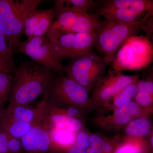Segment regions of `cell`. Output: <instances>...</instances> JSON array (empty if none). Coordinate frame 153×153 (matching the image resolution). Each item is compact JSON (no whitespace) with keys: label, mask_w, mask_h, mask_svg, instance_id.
Masks as SVG:
<instances>
[{"label":"cell","mask_w":153,"mask_h":153,"mask_svg":"<svg viewBox=\"0 0 153 153\" xmlns=\"http://www.w3.org/2000/svg\"><path fill=\"white\" fill-rule=\"evenodd\" d=\"M14 74L0 73V110L4 108L5 105L9 100Z\"/></svg>","instance_id":"484cf974"},{"label":"cell","mask_w":153,"mask_h":153,"mask_svg":"<svg viewBox=\"0 0 153 153\" xmlns=\"http://www.w3.org/2000/svg\"><path fill=\"white\" fill-rule=\"evenodd\" d=\"M91 133L86 128L83 129L76 134L75 145L77 147L87 150L90 144Z\"/></svg>","instance_id":"83f0119b"},{"label":"cell","mask_w":153,"mask_h":153,"mask_svg":"<svg viewBox=\"0 0 153 153\" xmlns=\"http://www.w3.org/2000/svg\"><path fill=\"white\" fill-rule=\"evenodd\" d=\"M153 62V48L143 36H132L118 50L111 63L115 71H137L145 69Z\"/></svg>","instance_id":"8992f818"},{"label":"cell","mask_w":153,"mask_h":153,"mask_svg":"<svg viewBox=\"0 0 153 153\" xmlns=\"http://www.w3.org/2000/svg\"><path fill=\"white\" fill-rule=\"evenodd\" d=\"M137 92L134 101L141 106L153 110V80L144 77L140 78L137 83Z\"/></svg>","instance_id":"d6986e66"},{"label":"cell","mask_w":153,"mask_h":153,"mask_svg":"<svg viewBox=\"0 0 153 153\" xmlns=\"http://www.w3.org/2000/svg\"><path fill=\"white\" fill-rule=\"evenodd\" d=\"M46 98L44 121L49 129L51 128L64 129L77 133L85 128V121L63 114L49 104Z\"/></svg>","instance_id":"7c38bea8"},{"label":"cell","mask_w":153,"mask_h":153,"mask_svg":"<svg viewBox=\"0 0 153 153\" xmlns=\"http://www.w3.org/2000/svg\"><path fill=\"white\" fill-rule=\"evenodd\" d=\"M137 82L128 85L123 89L111 100L108 106L103 110L112 111L133 100L134 97L137 92Z\"/></svg>","instance_id":"603a6c76"},{"label":"cell","mask_w":153,"mask_h":153,"mask_svg":"<svg viewBox=\"0 0 153 153\" xmlns=\"http://www.w3.org/2000/svg\"><path fill=\"white\" fill-rule=\"evenodd\" d=\"M140 79V74L125 75L110 68L92 90L90 99L94 108L105 109L117 94L128 85L137 83Z\"/></svg>","instance_id":"ba28073f"},{"label":"cell","mask_w":153,"mask_h":153,"mask_svg":"<svg viewBox=\"0 0 153 153\" xmlns=\"http://www.w3.org/2000/svg\"><path fill=\"white\" fill-rule=\"evenodd\" d=\"M7 73L9 74H14V72L9 69L5 65L0 62V73Z\"/></svg>","instance_id":"836d02e7"},{"label":"cell","mask_w":153,"mask_h":153,"mask_svg":"<svg viewBox=\"0 0 153 153\" xmlns=\"http://www.w3.org/2000/svg\"><path fill=\"white\" fill-rule=\"evenodd\" d=\"M109 65L104 57L91 51L70 59L64 67V73L89 93L105 76Z\"/></svg>","instance_id":"52a82bcc"},{"label":"cell","mask_w":153,"mask_h":153,"mask_svg":"<svg viewBox=\"0 0 153 153\" xmlns=\"http://www.w3.org/2000/svg\"><path fill=\"white\" fill-rule=\"evenodd\" d=\"M97 2L92 0H56L53 7L55 16L65 11L88 13L92 10H95Z\"/></svg>","instance_id":"ac0fdd59"},{"label":"cell","mask_w":153,"mask_h":153,"mask_svg":"<svg viewBox=\"0 0 153 153\" xmlns=\"http://www.w3.org/2000/svg\"><path fill=\"white\" fill-rule=\"evenodd\" d=\"M146 139L123 137L112 153H145L149 146Z\"/></svg>","instance_id":"44dd1931"},{"label":"cell","mask_w":153,"mask_h":153,"mask_svg":"<svg viewBox=\"0 0 153 153\" xmlns=\"http://www.w3.org/2000/svg\"><path fill=\"white\" fill-rule=\"evenodd\" d=\"M9 136L0 129V153H6L8 151V142Z\"/></svg>","instance_id":"4dcf8cb0"},{"label":"cell","mask_w":153,"mask_h":153,"mask_svg":"<svg viewBox=\"0 0 153 153\" xmlns=\"http://www.w3.org/2000/svg\"><path fill=\"white\" fill-rule=\"evenodd\" d=\"M44 11V9H36L32 12L25 19L23 27V35H25L27 38L33 37L36 26L42 16Z\"/></svg>","instance_id":"4316f807"},{"label":"cell","mask_w":153,"mask_h":153,"mask_svg":"<svg viewBox=\"0 0 153 153\" xmlns=\"http://www.w3.org/2000/svg\"><path fill=\"white\" fill-rule=\"evenodd\" d=\"M44 93L47 101L57 106L72 107L85 113L94 109L85 88L64 74H55Z\"/></svg>","instance_id":"277c9868"},{"label":"cell","mask_w":153,"mask_h":153,"mask_svg":"<svg viewBox=\"0 0 153 153\" xmlns=\"http://www.w3.org/2000/svg\"><path fill=\"white\" fill-rule=\"evenodd\" d=\"M141 31L140 23L126 24L104 18L94 32L93 47L111 64L121 45Z\"/></svg>","instance_id":"3957f363"},{"label":"cell","mask_w":153,"mask_h":153,"mask_svg":"<svg viewBox=\"0 0 153 153\" xmlns=\"http://www.w3.org/2000/svg\"><path fill=\"white\" fill-rule=\"evenodd\" d=\"M121 138L119 135L108 137L91 133L90 144L86 153H112Z\"/></svg>","instance_id":"e0dca14e"},{"label":"cell","mask_w":153,"mask_h":153,"mask_svg":"<svg viewBox=\"0 0 153 153\" xmlns=\"http://www.w3.org/2000/svg\"><path fill=\"white\" fill-rule=\"evenodd\" d=\"M18 52L27 55L33 61L47 67L55 74H64L62 62L52 52L45 36L31 37L22 41Z\"/></svg>","instance_id":"30bf717a"},{"label":"cell","mask_w":153,"mask_h":153,"mask_svg":"<svg viewBox=\"0 0 153 153\" xmlns=\"http://www.w3.org/2000/svg\"><path fill=\"white\" fill-rule=\"evenodd\" d=\"M152 128L149 117L134 119L125 126V136L146 139L149 135Z\"/></svg>","instance_id":"ffe728a7"},{"label":"cell","mask_w":153,"mask_h":153,"mask_svg":"<svg viewBox=\"0 0 153 153\" xmlns=\"http://www.w3.org/2000/svg\"><path fill=\"white\" fill-rule=\"evenodd\" d=\"M44 36L52 52L62 62L92 51L94 43V33L69 32L53 22Z\"/></svg>","instance_id":"5b68a950"},{"label":"cell","mask_w":153,"mask_h":153,"mask_svg":"<svg viewBox=\"0 0 153 153\" xmlns=\"http://www.w3.org/2000/svg\"><path fill=\"white\" fill-rule=\"evenodd\" d=\"M41 0H0V31L13 52H18L27 17L38 8Z\"/></svg>","instance_id":"7a4b0ae2"},{"label":"cell","mask_w":153,"mask_h":153,"mask_svg":"<svg viewBox=\"0 0 153 153\" xmlns=\"http://www.w3.org/2000/svg\"><path fill=\"white\" fill-rule=\"evenodd\" d=\"M148 139H149L148 141L149 145L150 146L152 149L153 151V127L152 131H151L150 134L148 137Z\"/></svg>","instance_id":"e575fe53"},{"label":"cell","mask_w":153,"mask_h":153,"mask_svg":"<svg viewBox=\"0 0 153 153\" xmlns=\"http://www.w3.org/2000/svg\"><path fill=\"white\" fill-rule=\"evenodd\" d=\"M33 126L31 124L16 120L5 108L0 110V129L10 136L21 139L30 131Z\"/></svg>","instance_id":"2e32d148"},{"label":"cell","mask_w":153,"mask_h":153,"mask_svg":"<svg viewBox=\"0 0 153 153\" xmlns=\"http://www.w3.org/2000/svg\"><path fill=\"white\" fill-rule=\"evenodd\" d=\"M21 140L24 149L29 152H47L52 145L49 128L43 121L33 126Z\"/></svg>","instance_id":"4fadbf2b"},{"label":"cell","mask_w":153,"mask_h":153,"mask_svg":"<svg viewBox=\"0 0 153 153\" xmlns=\"http://www.w3.org/2000/svg\"><path fill=\"white\" fill-rule=\"evenodd\" d=\"M55 74L33 60L22 63L14 72L9 101L29 105L44 94Z\"/></svg>","instance_id":"6da1fadb"},{"label":"cell","mask_w":153,"mask_h":153,"mask_svg":"<svg viewBox=\"0 0 153 153\" xmlns=\"http://www.w3.org/2000/svg\"><path fill=\"white\" fill-rule=\"evenodd\" d=\"M49 133L52 145L67 149L76 142V133L64 129L51 128Z\"/></svg>","instance_id":"7402d4cb"},{"label":"cell","mask_w":153,"mask_h":153,"mask_svg":"<svg viewBox=\"0 0 153 153\" xmlns=\"http://www.w3.org/2000/svg\"><path fill=\"white\" fill-rule=\"evenodd\" d=\"M22 148H23V146L20 139L9 136L8 142V151H10L12 152H17Z\"/></svg>","instance_id":"f546056e"},{"label":"cell","mask_w":153,"mask_h":153,"mask_svg":"<svg viewBox=\"0 0 153 153\" xmlns=\"http://www.w3.org/2000/svg\"><path fill=\"white\" fill-rule=\"evenodd\" d=\"M111 111L110 114L94 117L93 124L105 130H119L134 119L149 117L153 114V110L141 106L133 100Z\"/></svg>","instance_id":"9c48e42d"},{"label":"cell","mask_w":153,"mask_h":153,"mask_svg":"<svg viewBox=\"0 0 153 153\" xmlns=\"http://www.w3.org/2000/svg\"><path fill=\"white\" fill-rule=\"evenodd\" d=\"M97 4L95 11L128 8L142 15L145 20L153 14V0H104Z\"/></svg>","instance_id":"9a60e30c"},{"label":"cell","mask_w":153,"mask_h":153,"mask_svg":"<svg viewBox=\"0 0 153 153\" xmlns=\"http://www.w3.org/2000/svg\"><path fill=\"white\" fill-rule=\"evenodd\" d=\"M143 77L151 78L153 80V62L143 70Z\"/></svg>","instance_id":"1f68e13d"},{"label":"cell","mask_w":153,"mask_h":153,"mask_svg":"<svg viewBox=\"0 0 153 153\" xmlns=\"http://www.w3.org/2000/svg\"><path fill=\"white\" fill-rule=\"evenodd\" d=\"M68 153H86V151L77 147L75 144L67 149Z\"/></svg>","instance_id":"d6a6232c"},{"label":"cell","mask_w":153,"mask_h":153,"mask_svg":"<svg viewBox=\"0 0 153 153\" xmlns=\"http://www.w3.org/2000/svg\"><path fill=\"white\" fill-rule=\"evenodd\" d=\"M53 23L62 29L76 33H94L101 23L95 13L65 11L55 16Z\"/></svg>","instance_id":"8fae6325"},{"label":"cell","mask_w":153,"mask_h":153,"mask_svg":"<svg viewBox=\"0 0 153 153\" xmlns=\"http://www.w3.org/2000/svg\"><path fill=\"white\" fill-rule=\"evenodd\" d=\"M142 31L152 44L153 48V14L141 23Z\"/></svg>","instance_id":"f1b7e54d"},{"label":"cell","mask_w":153,"mask_h":153,"mask_svg":"<svg viewBox=\"0 0 153 153\" xmlns=\"http://www.w3.org/2000/svg\"><path fill=\"white\" fill-rule=\"evenodd\" d=\"M45 102L46 99L44 96L43 99L36 107L10 102L5 108L16 120L34 126L44 120Z\"/></svg>","instance_id":"5bb4252c"},{"label":"cell","mask_w":153,"mask_h":153,"mask_svg":"<svg viewBox=\"0 0 153 153\" xmlns=\"http://www.w3.org/2000/svg\"><path fill=\"white\" fill-rule=\"evenodd\" d=\"M13 53L5 37L0 31V62L5 65L14 73L16 67Z\"/></svg>","instance_id":"cb8c5ba5"},{"label":"cell","mask_w":153,"mask_h":153,"mask_svg":"<svg viewBox=\"0 0 153 153\" xmlns=\"http://www.w3.org/2000/svg\"><path fill=\"white\" fill-rule=\"evenodd\" d=\"M55 16V12L54 8L44 9V13L36 26L33 37L45 36L52 26L53 19Z\"/></svg>","instance_id":"d4e9b609"}]
</instances>
